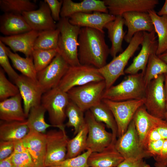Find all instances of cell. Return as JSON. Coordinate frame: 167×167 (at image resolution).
Returning a JSON list of instances; mask_svg holds the SVG:
<instances>
[{
    "instance_id": "1",
    "label": "cell",
    "mask_w": 167,
    "mask_h": 167,
    "mask_svg": "<svg viewBox=\"0 0 167 167\" xmlns=\"http://www.w3.org/2000/svg\"><path fill=\"white\" fill-rule=\"evenodd\" d=\"M78 57L80 64L100 68L107 64L110 49L105 32L94 28H81L78 37Z\"/></svg>"
},
{
    "instance_id": "2",
    "label": "cell",
    "mask_w": 167,
    "mask_h": 167,
    "mask_svg": "<svg viewBox=\"0 0 167 167\" xmlns=\"http://www.w3.org/2000/svg\"><path fill=\"white\" fill-rule=\"evenodd\" d=\"M81 27L71 24L68 18H61L57 24L59 29L58 53L70 66L80 65L78 57V37Z\"/></svg>"
},
{
    "instance_id": "3",
    "label": "cell",
    "mask_w": 167,
    "mask_h": 167,
    "mask_svg": "<svg viewBox=\"0 0 167 167\" xmlns=\"http://www.w3.org/2000/svg\"><path fill=\"white\" fill-rule=\"evenodd\" d=\"M146 88L142 73L129 75L118 84L105 89L102 100L121 101L143 99Z\"/></svg>"
},
{
    "instance_id": "4",
    "label": "cell",
    "mask_w": 167,
    "mask_h": 167,
    "mask_svg": "<svg viewBox=\"0 0 167 167\" xmlns=\"http://www.w3.org/2000/svg\"><path fill=\"white\" fill-rule=\"evenodd\" d=\"M143 36V32L136 33L125 50L113 58L109 63L98 69L104 78L106 84L105 89L112 86L120 76L124 75L125 67L130 58L139 49Z\"/></svg>"
},
{
    "instance_id": "5",
    "label": "cell",
    "mask_w": 167,
    "mask_h": 167,
    "mask_svg": "<svg viewBox=\"0 0 167 167\" xmlns=\"http://www.w3.org/2000/svg\"><path fill=\"white\" fill-rule=\"evenodd\" d=\"M70 101L67 92L58 87L43 94L41 104L48 112L49 122L54 127L65 130L66 109Z\"/></svg>"
},
{
    "instance_id": "6",
    "label": "cell",
    "mask_w": 167,
    "mask_h": 167,
    "mask_svg": "<svg viewBox=\"0 0 167 167\" xmlns=\"http://www.w3.org/2000/svg\"><path fill=\"white\" fill-rule=\"evenodd\" d=\"M105 89L104 80L74 87L67 92L70 100L84 112L101 102Z\"/></svg>"
},
{
    "instance_id": "7",
    "label": "cell",
    "mask_w": 167,
    "mask_h": 167,
    "mask_svg": "<svg viewBox=\"0 0 167 167\" xmlns=\"http://www.w3.org/2000/svg\"><path fill=\"white\" fill-rule=\"evenodd\" d=\"M164 74L159 75L147 86L143 105L152 115L165 119L166 97Z\"/></svg>"
},
{
    "instance_id": "8",
    "label": "cell",
    "mask_w": 167,
    "mask_h": 167,
    "mask_svg": "<svg viewBox=\"0 0 167 167\" xmlns=\"http://www.w3.org/2000/svg\"><path fill=\"white\" fill-rule=\"evenodd\" d=\"M104 80L98 69L93 66L80 65L69 66L58 87L67 92L71 88L88 83Z\"/></svg>"
},
{
    "instance_id": "9",
    "label": "cell",
    "mask_w": 167,
    "mask_h": 167,
    "mask_svg": "<svg viewBox=\"0 0 167 167\" xmlns=\"http://www.w3.org/2000/svg\"><path fill=\"white\" fill-rule=\"evenodd\" d=\"M45 167L56 166L66 159L69 139L65 130H51L45 134Z\"/></svg>"
},
{
    "instance_id": "10",
    "label": "cell",
    "mask_w": 167,
    "mask_h": 167,
    "mask_svg": "<svg viewBox=\"0 0 167 167\" xmlns=\"http://www.w3.org/2000/svg\"><path fill=\"white\" fill-rule=\"evenodd\" d=\"M102 101L113 114L117 126L118 138L126 132L136 112L144 103V99L121 101L103 99Z\"/></svg>"
},
{
    "instance_id": "11",
    "label": "cell",
    "mask_w": 167,
    "mask_h": 167,
    "mask_svg": "<svg viewBox=\"0 0 167 167\" xmlns=\"http://www.w3.org/2000/svg\"><path fill=\"white\" fill-rule=\"evenodd\" d=\"M85 118L88 128L86 150H90L92 152L102 151L112 143V133L108 132L104 124L96 120L89 110L86 111Z\"/></svg>"
},
{
    "instance_id": "12",
    "label": "cell",
    "mask_w": 167,
    "mask_h": 167,
    "mask_svg": "<svg viewBox=\"0 0 167 167\" xmlns=\"http://www.w3.org/2000/svg\"><path fill=\"white\" fill-rule=\"evenodd\" d=\"M115 147L125 159H143L148 157L141 145L133 119L126 132L118 138Z\"/></svg>"
},
{
    "instance_id": "13",
    "label": "cell",
    "mask_w": 167,
    "mask_h": 167,
    "mask_svg": "<svg viewBox=\"0 0 167 167\" xmlns=\"http://www.w3.org/2000/svg\"><path fill=\"white\" fill-rule=\"evenodd\" d=\"M69 65L58 54L45 68L37 73V80L44 92L58 87Z\"/></svg>"
},
{
    "instance_id": "14",
    "label": "cell",
    "mask_w": 167,
    "mask_h": 167,
    "mask_svg": "<svg viewBox=\"0 0 167 167\" xmlns=\"http://www.w3.org/2000/svg\"><path fill=\"white\" fill-rule=\"evenodd\" d=\"M143 36L141 49L133 60L131 64L124 71L125 74L134 75L140 71L144 74L147 64L152 54L156 53L158 41L155 30L151 32H143Z\"/></svg>"
},
{
    "instance_id": "15",
    "label": "cell",
    "mask_w": 167,
    "mask_h": 167,
    "mask_svg": "<svg viewBox=\"0 0 167 167\" xmlns=\"http://www.w3.org/2000/svg\"><path fill=\"white\" fill-rule=\"evenodd\" d=\"M18 87L24 102V110L28 117L33 107L41 105L44 93L37 81L23 75H19L14 81Z\"/></svg>"
},
{
    "instance_id": "16",
    "label": "cell",
    "mask_w": 167,
    "mask_h": 167,
    "mask_svg": "<svg viewBox=\"0 0 167 167\" xmlns=\"http://www.w3.org/2000/svg\"><path fill=\"white\" fill-rule=\"evenodd\" d=\"M109 13L115 16L126 12L148 13L159 4L158 0H104Z\"/></svg>"
},
{
    "instance_id": "17",
    "label": "cell",
    "mask_w": 167,
    "mask_h": 167,
    "mask_svg": "<svg viewBox=\"0 0 167 167\" xmlns=\"http://www.w3.org/2000/svg\"><path fill=\"white\" fill-rule=\"evenodd\" d=\"M22 15L32 30L38 32L55 29L57 24L52 18L47 4L41 1L39 9L23 13Z\"/></svg>"
},
{
    "instance_id": "18",
    "label": "cell",
    "mask_w": 167,
    "mask_h": 167,
    "mask_svg": "<svg viewBox=\"0 0 167 167\" xmlns=\"http://www.w3.org/2000/svg\"><path fill=\"white\" fill-rule=\"evenodd\" d=\"M122 16L128 30L124 40L129 43L134 35L140 32H151L154 30L151 18L148 13L139 12H127Z\"/></svg>"
},
{
    "instance_id": "19",
    "label": "cell",
    "mask_w": 167,
    "mask_h": 167,
    "mask_svg": "<svg viewBox=\"0 0 167 167\" xmlns=\"http://www.w3.org/2000/svg\"><path fill=\"white\" fill-rule=\"evenodd\" d=\"M115 18V16L109 13L94 12L92 13H75L69 18V20L72 25L94 28L104 32L103 29L105 24L114 20Z\"/></svg>"
},
{
    "instance_id": "20",
    "label": "cell",
    "mask_w": 167,
    "mask_h": 167,
    "mask_svg": "<svg viewBox=\"0 0 167 167\" xmlns=\"http://www.w3.org/2000/svg\"><path fill=\"white\" fill-rule=\"evenodd\" d=\"M39 32L32 30L24 33L9 36H1L0 41L8 46L14 52L22 53L26 57H32L35 41Z\"/></svg>"
},
{
    "instance_id": "21",
    "label": "cell",
    "mask_w": 167,
    "mask_h": 167,
    "mask_svg": "<svg viewBox=\"0 0 167 167\" xmlns=\"http://www.w3.org/2000/svg\"><path fill=\"white\" fill-rule=\"evenodd\" d=\"M34 163L35 167H45L46 153L45 134L29 131L22 139Z\"/></svg>"
},
{
    "instance_id": "22",
    "label": "cell",
    "mask_w": 167,
    "mask_h": 167,
    "mask_svg": "<svg viewBox=\"0 0 167 167\" xmlns=\"http://www.w3.org/2000/svg\"><path fill=\"white\" fill-rule=\"evenodd\" d=\"M60 14L61 18H69L78 13H88L92 11L109 13L103 0H84L75 2L71 0H63Z\"/></svg>"
},
{
    "instance_id": "23",
    "label": "cell",
    "mask_w": 167,
    "mask_h": 167,
    "mask_svg": "<svg viewBox=\"0 0 167 167\" xmlns=\"http://www.w3.org/2000/svg\"><path fill=\"white\" fill-rule=\"evenodd\" d=\"M111 143L102 151L92 152L88 159L90 167H117L125 159Z\"/></svg>"
},
{
    "instance_id": "24",
    "label": "cell",
    "mask_w": 167,
    "mask_h": 167,
    "mask_svg": "<svg viewBox=\"0 0 167 167\" xmlns=\"http://www.w3.org/2000/svg\"><path fill=\"white\" fill-rule=\"evenodd\" d=\"M22 97L20 93L1 101L0 119L6 122H24L27 120L22 105Z\"/></svg>"
},
{
    "instance_id": "25",
    "label": "cell",
    "mask_w": 167,
    "mask_h": 167,
    "mask_svg": "<svg viewBox=\"0 0 167 167\" xmlns=\"http://www.w3.org/2000/svg\"><path fill=\"white\" fill-rule=\"evenodd\" d=\"M32 30L22 15L4 13L0 17V32L6 36Z\"/></svg>"
},
{
    "instance_id": "26",
    "label": "cell",
    "mask_w": 167,
    "mask_h": 167,
    "mask_svg": "<svg viewBox=\"0 0 167 167\" xmlns=\"http://www.w3.org/2000/svg\"><path fill=\"white\" fill-rule=\"evenodd\" d=\"M124 24V19L122 16L118 15L104 26L107 30L108 37L111 42L110 54L113 58L117 56L118 53L123 51L122 43L126 33L123 30Z\"/></svg>"
},
{
    "instance_id": "27",
    "label": "cell",
    "mask_w": 167,
    "mask_h": 167,
    "mask_svg": "<svg viewBox=\"0 0 167 167\" xmlns=\"http://www.w3.org/2000/svg\"><path fill=\"white\" fill-rule=\"evenodd\" d=\"M29 132L27 120L24 122L0 121V141L15 142L21 140Z\"/></svg>"
},
{
    "instance_id": "28",
    "label": "cell",
    "mask_w": 167,
    "mask_h": 167,
    "mask_svg": "<svg viewBox=\"0 0 167 167\" xmlns=\"http://www.w3.org/2000/svg\"><path fill=\"white\" fill-rule=\"evenodd\" d=\"M148 13L158 37L156 54L158 56L167 50V16H159L154 9L149 11Z\"/></svg>"
},
{
    "instance_id": "29",
    "label": "cell",
    "mask_w": 167,
    "mask_h": 167,
    "mask_svg": "<svg viewBox=\"0 0 167 167\" xmlns=\"http://www.w3.org/2000/svg\"><path fill=\"white\" fill-rule=\"evenodd\" d=\"M89 110L96 121L104 123L108 128L111 130L113 135L112 143L115 144L118 137V127L114 116L110 109L102 101Z\"/></svg>"
},
{
    "instance_id": "30",
    "label": "cell",
    "mask_w": 167,
    "mask_h": 167,
    "mask_svg": "<svg viewBox=\"0 0 167 167\" xmlns=\"http://www.w3.org/2000/svg\"><path fill=\"white\" fill-rule=\"evenodd\" d=\"M7 54L14 67L23 75L37 81V72L33 63L32 57L23 58L12 52L6 47Z\"/></svg>"
},
{
    "instance_id": "31",
    "label": "cell",
    "mask_w": 167,
    "mask_h": 167,
    "mask_svg": "<svg viewBox=\"0 0 167 167\" xmlns=\"http://www.w3.org/2000/svg\"><path fill=\"white\" fill-rule=\"evenodd\" d=\"M46 111L41 104L31 108L27 119L29 131L45 134L48 128L54 127L45 122V114Z\"/></svg>"
},
{
    "instance_id": "32",
    "label": "cell",
    "mask_w": 167,
    "mask_h": 167,
    "mask_svg": "<svg viewBox=\"0 0 167 167\" xmlns=\"http://www.w3.org/2000/svg\"><path fill=\"white\" fill-rule=\"evenodd\" d=\"M133 119L135 121L140 144L143 148L147 136L152 126L151 115L143 105L137 110Z\"/></svg>"
},
{
    "instance_id": "33",
    "label": "cell",
    "mask_w": 167,
    "mask_h": 167,
    "mask_svg": "<svg viewBox=\"0 0 167 167\" xmlns=\"http://www.w3.org/2000/svg\"><path fill=\"white\" fill-rule=\"evenodd\" d=\"M88 128L85 124L73 139L69 140L67 145L66 159L75 157L86 150Z\"/></svg>"
},
{
    "instance_id": "34",
    "label": "cell",
    "mask_w": 167,
    "mask_h": 167,
    "mask_svg": "<svg viewBox=\"0 0 167 167\" xmlns=\"http://www.w3.org/2000/svg\"><path fill=\"white\" fill-rule=\"evenodd\" d=\"M167 73V64L159 58L156 53L151 54L143 74L145 84L147 85L159 75Z\"/></svg>"
},
{
    "instance_id": "35",
    "label": "cell",
    "mask_w": 167,
    "mask_h": 167,
    "mask_svg": "<svg viewBox=\"0 0 167 167\" xmlns=\"http://www.w3.org/2000/svg\"><path fill=\"white\" fill-rule=\"evenodd\" d=\"M60 31L55 29L39 32L34 45V49H57Z\"/></svg>"
},
{
    "instance_id": "36",
    "label": "cell",
    "mask_w": 167,
    "mask_h": 167,
    "mask_svg": "<svg viewBox=\"0 0 167 167\" xmlns=\"http://www.w3.org/2000/svg\"><path fill=\"white\" fill-rule=\"evenodd\" d=\"M36 4L29 0H0V8L4 13L22 15L23 13L36 10Z\"/></svg>"
},
{
    "instance_id": "37",
    "label": "cell",
    "mask_w": 167,
    "mask_h": 167,
    "mask_svg": "<svg viewBox=\"0 0 167 167\" xmlns=\"http://www.w3.org/2000/svg\"><path fill=\"white\" fill-rule=\"evenodd\" d=\"M66 113L68 120L65 126L73 127L74 134L76 135L86 124L84 112L70 100L66 107Z\"/></svg>"
},
{
    "instance_id": "38",
    "label": "cell",
    "mask_w": 167,
    "mask_h": 167,
    "mask_svg": "<svg viewBox=\"0 0 167 167\" xmlns=\"http://www.w3.org/2000/svg\"><path fill=\"white\" fill-rule=\"evenodd\" d=\"M57 53V49H34L32 53V57L37 73L46 67Z\"/></svg>"
},
{
    "instance_id": "39",
    "label": "cell",
    "mask_w": 167,
    "mask_h": 167,
    "mask_svg": "<svg viewBox=\"0 0 167 167\" xmlns=\"http://www.w3.org/2000/svg\"><path fill=\"white\" fill-rule=\"evenodd\" d=\"M3 69H0V101H2L19 93V89L6 78Z\"/></svg>"
},
{
    "instance_id": "40",
    "label": "cell",
    "mask_w": 167,
    "mask_h": 167,
    "mask_svg": "<svg viewBox=\"0 0 167 167\" xmlns=\"http://www.w3.org/2000/svg\"><path fill=\"white\" fill-rule=\"evenodd\" d=\"M89 149L75 157L66 159L57 166L58 167H90L88 159L92 153Z\"/></svg>"
},
{
    "instance_id": "41",
    "label": "cell",
    "mask_w": 167,
    "mask_h": 167,
    "mask_svg": "<svg viewBox=\"0 0 167 167\" xmlns=\"http://www.w3.org/2000/svg\"><path fill=\"white\" fill-rule=\"evenodd\" d=\"M6 46L0 41V64L2 68L14 81L19 75L14 70L9 61Z\"/></svg>"
},
{
    "instance_id": "42",
    "label": "cell",
    "mask_w": 167,
    "mask_h": 167,
    "mask_svg": "<svg viewBox=\"0 0 167 167\" xmlns=\"http://www.w3.org/2000/svg\"><path fill=\"white\" fill-rule=\"evenodd\" d=\"M13 167H35L28 151L12 154Z\"/></svg>"
},
{
    "instance_id": "43",
    "label": "cell",
    "mask_w": 167,
    "mask_h": 167,
    "mask_svg": "<svg viewBox=\"0 0 167 167\" xmlns=\"http://www.w3.org/2000/svg\"><path fill=\"white\" fill-rule=\"evenodd\" d=\"M164 140L150 142L143 145V148L148 157L153 156L154 158L159 155Z\"/></svg>"
},
{
    "instance_id": "44",
    "label": "cell",
    "mask_w": 167,
    "mask_h": 167,
    "mask_svg": "<svg viewBox=\"0 0 167 167\" xmlns=\"http://www.w3.org/2000/svg\"><path fill=\"white\" fill-rule=\"evenodd\" d=\"M152 126L163 139H167V120L155 117L151 115Z\"/></svg>"
},
{
    "instance_id": "45",
    "label": "cell",
    "mask_w": 167,
    "mask_h": 167,
    "mask_svg": "<svg viewBox=\"0 0 167 167\" xmlns=\"http://www.w3.org/2000/svg\"><path fill=\"white\" fill-rule=\"evenodd\" d=\"M48 4L54 20L58 21L60 20V14L62 6L63 1L57 0H45Z\"/></svg>"
},
{
    "instance_id": "46",
    "label": "cell",
    "mask_w": 167,
    "mask_h": 167,
    "mask_svg": "<svg viewBox=\"0 0 167 167\" xmlns=\"http://www.w3.org/2000/svg\"><path fill=\"white\" fill-rule=\"evenodd\" d=\"M14 150V142L0 141V161L10 156Z\"/></svg>"
},
{
    "instance_id": "47",
    "label": "cell",
    "mask_w": 167,
    "mask_h": 167,
    "mask_svg": "<svg viewBox=\"0 0 167 167\" xmlns=\"http://www.w3.org/2000/svg\"><path fill=\"white\" fill-rule=\"evenodd\" d=\"M117 167H150L143 159H124Z\"/></svg>"
},
{
    "instance_id": "48",
    "label": "cell",
    "mask_w": 167,
    "mask_h": 167,
    "mask_svg": "<svg viewBox=\"0 0 167 167\" xmlns=\"http://www.w3.org/2000/svg\"><path fill=\"white\" fill-rule=\"evenodd\" d=\"M162 139H163L157 131L152 126L147 136L143 146L145 144L148 142Z\"/></svg>"
},
{
    "instance_id": "49",
    "label": "cell",
    "mask_w": 167,
    "mask_h": 167,
    "mask_svg": "<svg viewBox=\"0 0 167 167\" xmlns=\"http://www.w3.org/2000/svg\"><path fill=\"white\" fill-rule=\"evenodd\" d=\"M28 151L24 144L22 139L14 142V150L13 152L19 153Z\"/></svg>"
},
{
    "instance_id": "50",
    "label": "cell",
    "mask_w": 167,
    "mask_h": 167,
    "mask_svg": "<svg viewBox=\"0 0 167 167\" xmlns=\"http://www.w3.org/2000/svg\"><path fill=\"white\" fill-rule=\"evenodd\" d=\"M167 157V139L164 140L159 155L154 158L156 161L163 159Z\"/></svg>"
},
{
    "instance_id": "51",
    "label": "cell",
    "mask_w": 167,
    "mask_h": 167,
    "mask_svg": "<svg viewBox=\"0 0 167 167\" xmlns=\"http://www.w3.org/2000/svg\"><path fill=\"white\" fill-rule=\"evenodd\" d=\"M0 167H13L12 154L8 157L0 161Z\"/></svg>"
},
{
    "instance_id": "52",
    "label": "cell",
    "mask_w": 167,
    "mask_h": 167,
    "mask_svg": "<svg viewBox=\"0 0 167 167\" xmlns=\"http://www.w3.org/2000/svg\"><path fill=\"white\" fill-rule=\"evenodd\" d=\"M159 16L166 15L167 16V0H165L161 9L157 13Z\"/></svg>"
},
{
    "instance_id": "53",
    "label": "cell",
    "mask_w": 167,
    "mask_h": 167,
    "mask_svg": "<svg viewBox=\"0 0 167 167\" xmlns=\"http://www.w3.org/2000/svg\"><path fill=\"white\" fill-rule=\"evenodd\" d=\"M155 165L156 167L159 166L167 167V157L163 159L156 161Z\"/></svg>"
},
{
    "instance_id": "54",
    "label": "cell",
    "mask_w": 167,
    "mask_h": 167,
    "mask_svg": "<svg viewBox=\"0 0 167 167\" xmlns=\"http://www.w3.org/2000/svg\"><path fill=\"white\" fill-rule=\"evenodd\" d=\"M158 56L160 58L167 64V50Z\"/></svg>"
},
{
    "instance_id": "55",
    "label": "cell",
    "mask_w": 167,
    "mask_h": 167,
    "mask_svg": "<svg viewBox=\"0 0 167 167\" xmlns=\"http://www.w3.org/2000/svg\"><path fill=\"white\" fill-rule=\"evenodd\" d=\"M164 86L166 94V100H167V73L164 74Z\"/></svg>"
},
{
    "instance_id": "56",
    "label": "cell",
    "mask_w": 167,
    "mask_h": 167,
    "mask_svg": "<svg viewBox=\"0 0 167 167\" xmlns=\"http://www.w3.org/2000/svg\"><path fill=\"white\" fill-rule=\"evenodd\" d=\"M165 119L167 120V100H166L165 106Z\"/></svg>"
},
{
    "instance_id": "57",
    "label": "cell",
    "mask_w": 167,
    "mask_h": 167,
    "mask_svg": "<svg viewBox=\"0 0 167 167\" xmlns=\"http://www.w3.org/2000/svg\"><path fill=\"white\" fill-rule=\"evenodd\" d=\"M157 167H166L163 166H157Z\"/></svg>"
},
{
    "instance_id": "58",
    "label": "cell",
    "mask_w": 167,
    "mask_h": 167,
    "mask_svg": "<svg viewBox=\"0 0 167 167\" xmlns=\"http://www.w3.org/2000/svg\"><path fill=\"white\" fill-rule=\"evenodd\" d=\"M49 167H58L57 166H51Z\"/></svg>"
}]
</instances>
